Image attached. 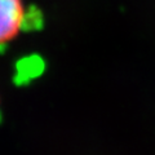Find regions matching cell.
<instances>
[{
    "mask_svg": "<svg viewBox=\"0 0 155 155\" xmlns=\"http://www.w3.org/2000/svg\"><path fill=\"white\" fill-rule=\"evenodd\" d=\"M23 0H0V45L16 38L25 22Z\"/></svg>",
    "mask_w": 155,
    "mask_h": 155,
    "instance_id": "cell-1",
    "label": "cell"
}]
</instances>
